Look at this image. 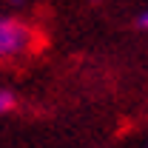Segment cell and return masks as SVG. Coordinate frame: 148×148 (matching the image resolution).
Returning a JSON list of instances; mask_svg holds the SVG:
<instances>
[{
  "label": "cell",
  "mask_w": 148,
  "mask_h": 148,
  "mask_svg": "<svg viewBox=\"0 0 148 148\" xmlns=\"http://www.w3.org/2000/svg\"><path fill=\"white\" fill-rule=\"evenodd\" d=\"M34 46V32L23 20L0 17V57H20Z\"/></svg>",
  "instance_id": "6da1fadb"
},
{
  "label": "cell",
  "mask_w": 148,
  "mask_h": 148,
  "mask_svg": "<svg viewBox=\"0 0 148 148\" xmlns=\"http://www.w3.org/2000/svg\"><path fill=\"white\" fill-rule=\"evenodd\" d=\"M14 94L12 91H6V88H0V114H9V111L14 108Z\"/></svg>",
  "instance_id": "7a4b0ae2"
},
{
  "label": "cell",
  "mask_w": 148,
  "mask_h": 148,
  "mask_svg": "<svg viewBox=\"0 0 148 148\" xmlns=\"http://www.w3.org/2000/svg\"><path fill=\"white\" fill-rule=\"evenodd\" d=\"M137 23H140V29H145V32H148V12H143V14L137 17Z\"/></svg>",
  "instance_id": "3957f363"
},
{
  "label": "cell",
  "mask_w": 148,
  "mask_h": 148,
  "mask_svg": "<svg viewBox=\"0 0 148 148\" xmlns=\"http://www.w3.org/2000/svg\"><path fill=\"white\" fill-rule=\"evenodd\" d=\"M12 3H23V0H12Z\"/></svg>",
  "instance_id": "277c9868"
},
{
  "label": "cell",
  "mask_w": 148,
  "mask_h": 148,
  "mask_svg": "<svg viewBox=\"0 0 148 148\" xmlns=\"http://www.w3.org/2000/svg\"><path fill=\"white\" fill-rule=\"evenodd\" d=\"M145 148H148V145H145Z\"/></svg>",
  "instance_id": "5b68a950"
}]
</instances>
